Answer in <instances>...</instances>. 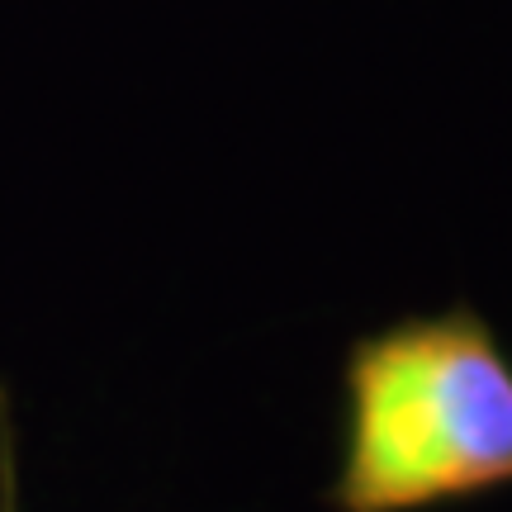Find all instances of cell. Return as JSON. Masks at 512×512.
I'll return each instance as SVG.
<instances>
[{
  "mask_svg": "<svg viewBox=\"0 0 512 512\" xmlns=\"http://www.w3.org/2000/svg\"><path fill=\"white\" fill-rule=\"evenodd\" d=\"M332 512H432L512 489V356L470 304L394 318L342 366Z\"/></svg>",
  "mask_w": 512,
  "mask_h": 512,
  "instance_id": "cell-1",
  "label": "cell"
},
{
  "mask_svg": "<svg viewBox=\"0 0 512 512\" xmlns=\"http://www.w3.org/2000/svg\"><path fill=\"white\" fill-rule=\"evenodd\" d=\"M0 512H19L15 437H10V413H5V394H0Z\"/></svg>",
  "mask_w": 512,
  "mask_h": 512,
  "instance_id": "cell-2",
  "label": "cell"
}]
</instances>
